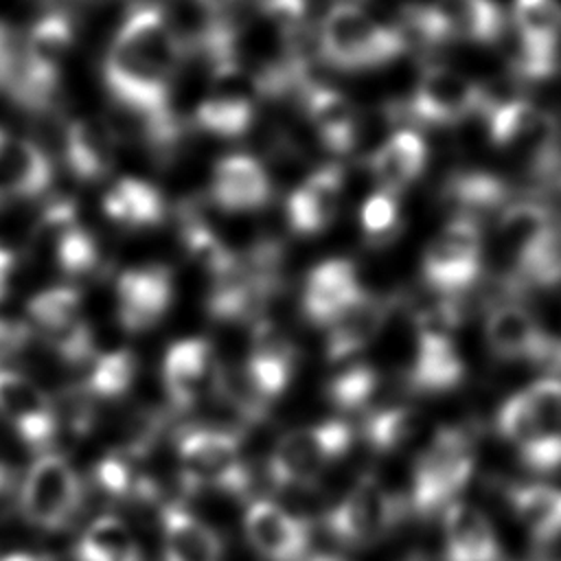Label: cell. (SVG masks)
<instances>
[{
    "instance_id": "obj_1",
    "label": "cell",
    "mask_w": 561,
    "mask_h": 561,
    "mask_svg": "<svg viewBox=\"0 0 561 561\" xmlns=\"http://www.w3.org/2000/svg\"><path fill=\"white\" fill-rule=\"evenodd\" d=\"M182 57L184 50L158 7L131 11L105 55L103 77L110 94L136 112L160 145L178 136L169 110V85Z\"/></svg>"
},
{
    "instance_id": "obj_2",
    "label": "cell",
    "mask_w": 561,
    "mask_h": 561,
    "mask_svg": "<svg viewBox=\"0 0 561 561\" xmlns=\"http://www.w3.org/2000/svg\"><path fill=\"white\" fill-rule=\"evenodd\" d=\"M294 373V348L272 324L254 329L248 357L237 366H217L213 392L219 394L245 423L267 416L274 401L285 392Z\"/></svg>"
},
{
    "instance_id": "obj_3",
    "label": "cell",
    "mask_w": 561,
    "mask_h": 561,
    "mask_svg": "<svg viewBox=\"0 0 561 561\" xmlns=\"http://www.w3.org/2000/svg\"><path fill=\"white\" fill-rule=\"evenodd\" d=\"M495 430L528 469H561V377H541L511 394L495 414Z\"/></svg>"
},
{
    "instance_id": "obj_4",
    "label": "cell",
    "mask_w": 561,
    "mask_h": 561,
    "mask_svg": "<svg viewBox=\"0 0 561 561\" xmlns=\"http://www.w3.org/2000/svg\"><path fill=\"white\" fill-rule=\"evenodd\" d=\"M476 469V447L462 427H438L414 460L408 508L419 515L445 511Z\"/></svg>"
},
{
    "instance_id": "obj_5",
    "label": "cell",
    "mask_w": 561,
    "mask_h": 561,
    "mask_svg": "<svg viewBox=\"0 0 561 561\" xmlns=\"http://www.w3.org/2000/svg\"><path fill=\"white\" fill-rule=\"evenodd\" d=\"M175 460L188 491L215 489L243 495L250 486L248 465L237 432L221 427H188L175 440Z\"/></svg>"
},
{
    "instance_id": "obj_6",
    "label": "cell",
    "mask_w": 561,
    "mask_h": 561,
    "mask_svg": "<svg viewBox=\"0 0 561 561\" xmlns=\"http://www.w3.org/2000/svg\"><path fill=\"white\" fill-rule=\"evenodd\" d=\"M324 59L342 70L381 66L405 50L394 26H383L353 2L335 4L320 28Z\"/></svg>"
},
{
    "instance_id": "obj_7",
    "label": "cell",
    "mask_w": 561,
    "mask_h": 561,
    "mask_svg": "<svg viewBox=\"0 0 561 561\" xmlns=\"http://www.w3.org/2000/svg\"><path fill=\"white\" fill-rule=\"evenodd\" d=\"M353 427L342 419L320 421L283 434L267 462L276 486H305L335 465L353 445Z\"/></svg>"
},
{
    "instance_id": "obj_8",
    "label": "cell",
    "mask_w": 561,
    "mask_h": 561,
    "mask_svg": "<svg viewBox=\"0 0 561 561\" xmlns=\"http://www.w3.org/2000/svg\"><path fill=\"white\" fill-rule=\"evenodd\" d=\"M408 504L394 497L377 476H362L324 515L329 535L348 548H368L392 533Z\"/></svg>"
},
{
    "instance_id": "obj_9",
    "label": "cell",
    "mask_w": 561,
    "mask_h": 561,
    "mask_svg": "<svg viewBox=\"0 0 561 561\" xmlns=\"http://www.w3.org/2000/svg\"><path fill=\"white\" fill-rule=\"evenodd\" d=\"M81 482L75 467L55 451H42L28 467L18 504L22 517L48 533L64 530L77 517L81 504Z\"/></svg>"
},
{
    "instance_id": "obj_10",
    "label": "cell",
    "mask_w": 561,
    "mask_h": 561,
    "mask_svg": "<svg viewBox=\"0 0 561 561\" xmlns=\"http://www.w3.org/2000/svg\"><path fill=\"white\" fill-rule=\"evenodd\" d=\"M482 250L480 226L451 217L425 245L421 259L423 278L445 298H454L478 280Z\"/></svg>"
},
{
    "instance_id": "obj_11",
    "label": "cell",
    "mask_w": 561,
    "mask_h": 561,
    "mask_svg": "<svg viewBox=\"0 0 561 561\" xmlns=\"http://www.w3.org/2000/svg\"><path fill=\"white\" fill-rule=\"evenodd\" d=\"M484 337L491 353L508 362H543L561 370V342L517 302L495 305L484 322Z\"/></svg>"
},
{
    "instance_id": "obj_12",
    "label": "cell",
    "mask_w": 561,
    "mask_h": 561,
    "mask_svg": "<svg viewBox=\"0 0 561 561\" xmlns=\"http://www.w3.org/2000/svg\"><path fill=\"white\" fill-rule=\"evenodd\" d=\"M0 416L35 451H48L59 430L57 405L24 373L0 366Z\"/></svg>"
},
{
    "instance_id": "obj_13",
    "label": "cell",
    "mask_w": 561,
    "mask_h": 561,
    "mask_svg": "<svg viewBox=\"0 0 561 561\" xmlns=\"http://www.w3.org/2000/svg\"><path fill=\"white\" fill-rule=\"evenodd\" d=\"M412 116L430 125H454L482 110V85L465 75L432 66L421 77L410 99Z\"/></svg>"
},
{
    "instance_id": "obj_14",
    "label": "cell",
    "mask_w": 561,
    "mask_h": 561,
    "mask_svg": "<svg viewBox=\"0 0 561 561\" xmlns=\"http://www.w3.org/2000/svg\"><path fill=\"white\" fill-rule=\"evenodd\" d=\"M243 530L248 543L265 561H307L309 524L272 500L250 502Z\"/></svg>"
},
{
    "instance_id": "obj_15",
    "label": "cell",
    "mask_w": 561,
    "mask_h": 561,
    "mask_svg": "<svg viewBox=\"0 0 561 561\" xmlns=\"http://www.w3.org/2000/svg\"><path fill=\"white\" fill-rule=\"evenodd\" d=\"M217 366L213 346L202 337L171 344L162 359V383L169 403L175 410H191L206 390H213Z\"/></svg>"
},
{
    "instance_id": "obj_16",
    "label": "cell",
    "mask_w": 561,
    "mask_h": 561,
    "mask_svg": "<svg viewBox=\"0 0 561 561\" xmlns=\"http://www.w3.org/2000/svg\"><path fill=\"white\" fill-rule=\"evenodd\" d=\"M116 298L121 324L131 333L147 331L162 320L171 305V274L162 265L127 270L118 276Z\"/></svg>"
},
{
    "instance_id": "obj_17",
    "label": "cell",
    "mask_w": 561,
    "mask_h": 561,
    "mask_svg": "<svg viewBox=\"0 0 561 561\" xmlns=\"http://www.w3.org/2000/svg\"><path fill=\"white\" fill-rule=\"evenodd\" d=\"M465 377V362L456 348L454 333L416 327V351L410 366V388L434 394L456 388Z\"/></svg>"
},
{
    "instance_id": "obj_18",
    "label": "cell",
    "mask_w": 561,
    "mask_h": 561,
    "mask_svg": "<svg viewBox=\"0 0 561 561\" xmlns=\"http://www.w3.org/2000/svg\"><path fill=\"white\" fill-rule=\"evenodd\" d=\"M445 561H502V546L484 511L456 500L443 511Z\"/></svg>"
},
{
    "instance_id": "obj_19",
    "label": "cell",
    "mask_w": 561,
    "mask_h": 561,
    "mask_svg": "<svg viewBox=\"0 0 561 561\" xmlns=\"http://www.w3.org/2000/svg\"><path fill=\"white\" fill-rule=\"evenodd\" d=\"M362 291L355 265L344 259H329L307 276L302 291L305 316L316 324L329 327Z\"/></svg>"
},
{
    "instance_id": "obj_20",
    "label": "cell",
    "mask_w": 561,
    "mask_h": 561,
    "mask_svg": "<svg viewBox=\"0 0 561 561\" xmlns=\"http://www.w3.org/2000/svg\"><path fill=\"white\" fill-rule=\"evenodd\" d=\"M162 561H221V537L180 502H167L160 511Z\"/></svg>"
},
{
    "instance_id": "obj_21",
    "label": "cell",
    "mask_w": 561,
    "mask_h": 561,
    "mask_svg": "<svg viewBox=\"0 0 561 561\" xmlns=\"http://www.w3.org/2000/svg\"><path fill=\"white\" fill-rule=\"evenodd\" d=\"M342 188L344 178L337 167H324L305 178L287 202L289 226L300 234L324 230L337 217Z\"/></svg>"
},
{
    "instance_id": "obj_22",
    "label": "cell",
    "mask_w": 561,
    "mask_h": 561,
    "mask_svg": "<svg viewBox=\"0 0 561 561\" xmlns=\"http://www.w3.org/2000/svg\"><path fill=\"white\" fill-rule=\"evenodd\" d=\"M50 180L46 153L35 142L0 127V204L11 197H35L48 188Z\"/></svg>"
},
{
    "instance_id": "obj_23",
    "label": "cell",
    "mask_w": 561,
    "mask_h": 561,
    "mask_svg": "<svg viewBox=\"0 0 561 561\" xmlns=\"http://www.w3.org/2000/svg\"><path fill=\"white\" fill-rule=\"evenodd\" d=\"M210 193L226 210H254L270 202L272 182L259 160L234 153L215 164Z\"/></svg>"
},
{
    "instance_id": "obj_24",
    "label": "cell",
    "mask_w": 561,
    "mask_h": 561,
    "mask_svg": "<svg viewBox=\"0 0 561 561\" xmlns=\"http://www.w3.org/2000/svg\"><path fill=\"white\" fill-rule=\"evenodd\" d=\"M28 318L53 351L72 346L88 324L81 318V294L75 287H50L28 300Z\"/></svg>"
},
{
    "instance_id": "obj_25",
    "label": "cell",
    "mask_w": 561,
    "mask_h": 561,
    "mask_svg": "<svg viewBox=\"0 0 561 561\" xmlns=\"http://www.w3.org/2000/svg\"><path fill=\"white\" fill-rule=\"evenodd\" d=\"M388 307L377 296L362 291L331 324L327 337V355L331 362L348 359L368 346L381 331Z\"/></svg>"
},
{
    "instance_id": "obj_26",
    "label": "cell",
    "mask_w": 561,
    "mask_h": 561,
    "mask_svg": "<svg viewBox=\"0 0 561 561\" xmlns=\"http://www.w3.org/2000/svg\"><path fill=\"white\" fill-rule=\"evenodd\" d=\"M456 219H467L480 226L489 217H500L508 206V186L500 175L486 171H465L447 180L443 191Z\"/></svg>"
},
{
    "instance_id": "obj_27",
    "label": "cell",
    "mask_w": 561,
    "mask_h": 561,
    "mask_svg": "<svg viewBox=\"0 0 561 561\" xmlns=\"http://www.w3.org/2000/svg\"><path fill=\"white\" fill-rule=\"evenodd\" d=\"M432 9L449 39L491 44L506 28L502 7L495 0H434Z\"/></svg>"
},
{
    "instance_id": "obj_28",
    "label": "cell",
    "mask_w": 561,
    "mask_h": 561,
    "mask_svg": "<svg viewBox=\"0 0 561 561\" xmlns=\"http://www.w3.org/2000/svg\"><path fill=\"white\" fill-rule=\"evenodd\" d=\"M515 519L528 530L535 543L561 539V489L546 482L513 484L506 493Z\"/></svg>"
},
{
    "instance_id": "obj_29",
    "label": "cell",
    "mask_w": 561,
    "mask_h": 561,
    "mask_svg": "<svg viewBox=\"0 0 561 561\" xmlns=\"http://www.w3.org/2000/svg\"><path fill=\"white\" fill-rule=\"evenodd\" d=\"M116 136L107 123L94 118L72 121L66 129L64 151L75 175L83 180L103 178L114 164Z\"/></svg>"
},
{
    "instance_id": "obj_30",
    "label": "cell",
    "mask_w": 561,
    "mask_h": 561,
    "mask_svg": "<svg viewBox=\"0 0 561 561\" xmlns=\"http://www.w3.org/2000/svg\"><path fill=\"white\" fill-rule=\"evenodd\" d=\"M427 160V147L423 138L412 129L392 134L370 158V171L381 191L397 195L412 184Z\"/></svg>"
},
{
    "instance_id": "obj_31",
    "label": "cell",
    "mask_w": 561,
    "mask_h": 561,
    "mask_svg": "<svg viewBox=\"0 0 561 561\" xmlns=\"http://www.w3.org/2000/svg\"><path fill=\"white\" fill-rule=\"evenodd\" d=\"M307 118L320 140L335 153L353 147L357 134V114L353 103L333 88H311L305 99Z\"/></svg>"
},
{
    "instance_id": "obj_32",
    "label": "cell",
    "mask_w": 561,
    "mask_h": 561,
    "mask_svg": "<svg viewBox=\"0 0 561 561\" xmlns=\"http://www.w3.org/2000/svg\"><path fill=\"white\" fill-rule=\"evenodd\" d=\"M103 210L125 228H147L162 219L164 204L151 184L136 178H121L105 193Z\"/></svg>"
},
{
    "instance_id": "obj_33",
    "label": "cell",
    "mask_w": 561,
    "mask_h": 561,
    "mask_svg": "<svg viewBox=\"0 0 561 561\" xmlns=\"http://www.w3.org/2000/svg\"><path fill=\"white\" fill-rule=\"evenodd\" d=\"M75 561H142V550L121 517L101 515L77 539Z\"/></svg>"
},
{
    "instance_id": "obj_34",
    "label": "cell",
    "mask_w": 561,
    "mask_h": 561,
    "mask_svg": "<svg viewBox=\"0 0 561 561\" xmlns=\"http://www.w3.org/2000/svg\"><path fill=\"white\" fill-rule=\"evenodd\" d=\"M554 228L559 226L541 199L508 202V206L497 217V232L502 243L511 250L513 259L539 243Z\"/></svg>"
},
{
    "instance_id": "obj_35",
    "label": "cell",
    "mask_w": 561,
    "mask_h": 561,
    "mask_svg": "<svg viewBox=\"0 0 561 561\" xmlns=\"http://www.w3.org/2000/svg\"><path fill=\"white\" fill-rule=\"evenodd\" d=\"M513 22L519 44L559 53L561 4L557 0H515Z\"/></svg>"
},
{
    "instance_id": "obj_36",
    "label": "cell",
    "mask_w": 561,
    "mask_h": 561,
    "mask_svg": "<svg viewBox=\"0 0 561 561\" xmlns=\"http://www.w3.org/2000/svg\"><path fill=\"white\" fill-rule=\"evenodd\" d=\"M421 416L410 405H388L370 412L364 423L366 443L379 454L399 451L405 447L419 432Z\"/></svg>"
},
{
    "instance_id": "obj_37",
    "label": "cell",
    "mask_w": 561,
    "mask_h": 561,
    "mask_svg": "<svg viewBox=\"0 0 561 561\" xmlns=\"http://www.w3.org/2000/svg\"><path fill=\"white\" fill-rule=\"evenodd\" d=\"M136 377V357L127 348L107 351L94 357L85 381L79 386L92 401L123 397Z\"/></svg>"
},
{
    "instance_id": "obj_38",
    "label": "cell",
    "mask_w": 561,
    "mask_h": 561,
    "mask_svg": "<svg viewBox=\"0 0 561 561\" xmlns=\"http://www.w3.org/2000/svg\"><path fill=\"white\" fill-rule=\"evenodd\" d=\"M377 390L379 373L368 364H355L329 381L327 397L342 412H359L373 405Z\"/></svg>"
},
{
    "instance_id": "obj_39",
    "label": "cell",
    "mask_w": 561,
    "mask_h": 561,
    "mask_svg": "<svg viewBox=\"0 0 561 561\" xmlns=\"http://www.w3.org/2000/svg\"><path fill=\"white\" fill-rule=\"evenodd\" d=\"M362 228L373 243H388L401 228L397 195L375 191L362 208Z\"/></svg>"
},
{
    "instance_id": "obj_40",
    "label": "cell",
    "mask_w": 561,
    "mask_h": 561,
    "mask_svg": "<svg viewBox=\"0 0 561 561\" xmlns=\"http://www.w3.org/2000/svg\"><path fill=\"white\" fill-rule=\"evenodd\" d=\"M53 243L57 263L68 274H83L99 263L96 241L79 224L64 230Z\"/></svg>"
},
{
    "instance_id": "obj_41",
    "label": "cell",
    "mask_w": 561,
    "mask_h": 561,
    "mask_svg": "<svg viewBox=\"0 0 561 561\" xmlns=\"http://www.w3.org/2000/svg\"><path fill=\"white\" fill-rule=\"evenodd\" d=\"M265 18L283 33H296L307 13V0H261Z\"/></svg>"
},
{
    "instance_id": "obj_42",
    "label": "cell",
    "mask_w": 561,
    "mask_h": 561,
    "mask_svg": "<svg viewBox=\"0 0 561 561\" xmlns=\"http://www.w3.org/2000/svg\"><path fill=\"white\" fill-rule=\"evenodd\" d=\"M31 337V327L22 320L0 316V364L11 355L20 353Z\"/></svg>"
},
{
    "instance_id": "obj_43",
    "label": "cell",
    "mask_w": 561,
    "mask_h": 561,
    "mask_svg": "<svg viewBox=\"0 0 561 561\" xmlns=\"http://www.w3.org/2000/svg\"><path fill=\"white\" fill-rule=\"evenodd\" d=\"M18 61H20V53L13 46V35L4 24H0V88L9 90Z\"/></svg>"
},
{
    "instance_id": "obj_44",
    "label": "cell",
    "mask_w": 561,
    "mask_h": 561,
    "mask_svg": "<svg viewBox=\"0 0 561 561\" xmlns=\"http://www.w3.org/2000/svg\"><path fill=\"white\" fill-rule=\"evenodd\" d=\"M13 265H15L13 252H11L9 248L0 245V298H2V296H4V291H7V285H9V278H11Z\"/></svg>"
},
{
    "instance_id": "obj_45",
    "label": "cell",
    "mask_w": 561,
    "mask_h": 561,
    "mask_svg": "<svg viewBox=\"0 0 561 561\" xmlns=\"http://www.w3.org/2000/svg\"><path fill=\"white\" fill-rule=\"evenodd\" d=\"M0 561H55V559L39 552H11L7 557H0Z\"/></svg>"
},
{
    "instance_id": "obj_46",
    "label": "cell",
    "mask_w": 561,
    "mask_h": 561,
    "mask_svg": "<svg viewBox=\"0 0 561 561\" xmlns=\"http://www.w3.org/2000/svg\"><path fill=\"white\" fill-rule=\"evenodd\" d=\"M9 484H11V469H9V465L0 458V493H4V491L9 489Z\"/></svg>"
},
{
    "instance_id": "obj_47",
    "label": "cell",
    "mask_w": 561,
    "mask_h": 561,
    "mask_svg": "<svg viewBox=\"0 0 561 561\" xmlns=\"http://www.w3.org/2000/svg\"><path fill=\"white\" fill-rule=\"evenodd\" d=\"M307 561H340V559L329 557V554H318V557H311V559H307Z\"/></svg>"
}]
</instances>
